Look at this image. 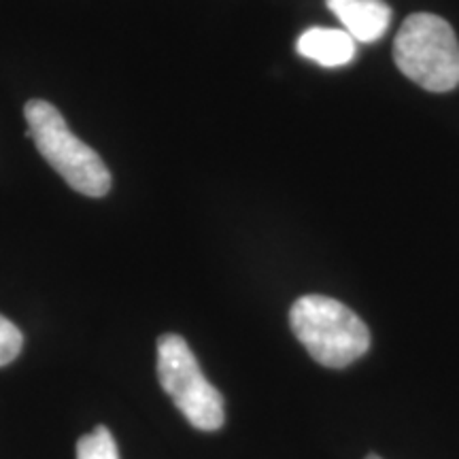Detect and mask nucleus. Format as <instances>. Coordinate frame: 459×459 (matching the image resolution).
<instances>
[{"instance_id":"obj_7","label":"nucleus","mask_w":459,"mask_h":459,"mask_svg":"<svg viewBox=\"0 0 459 459\" xmlns=\"http://www.w3.org/2000/svg\"><path fill=\"white\" fill-rule=\"evenodd\" d=\"M77 459H119L117 445L108 428L99 426L91 434L82 436L77 443Z\"/></svg>"},{"instance_id":"obj_6","label":"nucleus","mask_w":459,"mask_h":459,"mask_svg":"<svg viewBox=\"0 0 459 459\" xmlns=\"http://www.w3.org/2000/svg\"><path fill=\"white\" fill-rule=\"evenodd\" d=\"M296 51L319 66L338 68L347 66L358 54V43L342 28H308L300 34Z\"/></svg>"},{"instance_id":"obj_1","label":"nucleus","mask_w":459,"mask_h":459,"mask_svg":"<svg viewBox=\"0 0 459 459\" xmlns=\"http://www.w3.org/2000/svg\"><path fill=\"white\" fill-rule=\"evenodd\" d=\"M290 325L311 358L325 368H347L370 349L368 325L334 298H298L290 311Z\"/></svg>"},{"instance_id":"obj_8","label":"nucleus","mask_w":459,"mask_h":459,"mask_svg":"<svg viewBox=\"0 0 459 459\" xmlns=\"http://www.w3.org/2000/svg\"><path fill=\"white\" fill-rule=\"evenodd\" d=\"M24 347V336L20 328L0 315V368L13 361Z\"/></svg>"},{"instance_id":"obj_4","label":"nucleus","mask_w":459,"mask_h":459,"mask_svg":"<svg viewBox=\"0 0 459 459\" xmlns=\"http://www.w3.org/2000/svg\"><path fill=\"white\" fill-rule=\"evenodd\" d=\"M158 378L187 423L203 432H215L223 426L221 394L204 377L186 338L179 334L158 338Z\"/></svg>"},{"instance_id":"obj_5","label":"nucleus","mask_w":459,"mask_h":459,"mask_svg":"<svg viewBox=\"0 0 459 459\" xmlns=\"http://www.w3.org/2000/svg\"><path fill=\"white\" fill-rule=\"evenodd\" d=\"M325 4L355 43L378 41L392 24V7L385 0H325Z\"/></svg>"},{"instance_id":"obj_3","label":"nucleus","mask_w":459,"mask_h":459,"mask_svg":"<svg viewBox=\"0 0 459 459\" xmlns=\"http://www.w3.org/2000/svg\"><path fill=\"white\" fill-rule=\"evenodd\" d=\"M400 73L423 90L451 91L459 85V41L451 24L434 13H412L394 41Z\"/></svg>"},{"instance_id":"obj_2","label":"nucleus","mask_w":459,"mask_h":459,"mask_svg":"<svg viewBox=\"0 0 459 459\" xmlns=\"http://www.w3.org/2000/svg\"><path fill=\"white\" fill-rule=\"evenodd\" d=\"M26 136L37 143L41 156L74 192L90 198H102L111 189V172L99 153L79 141L65 117L48 100L26 102Z\"/></svg>"},{"instance_id":"obj_9","label":"nucleus","mask_w":459,"mask_h":459,"mask_svg":"<svg viewBox=\"0 0 459 459\" xmlns=\"http://www.w3.org/2000/svg\"><path fill=\"white\" fill-rule=\"evenodd\" d=\"M366 459H381V457H378V455H375V453H372V455H368Z\"/></svg>"}]
</instances>
